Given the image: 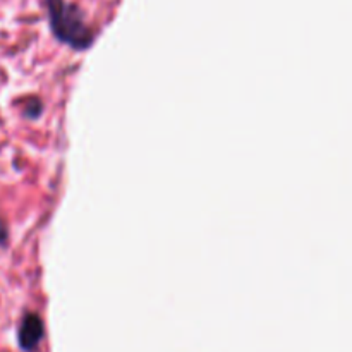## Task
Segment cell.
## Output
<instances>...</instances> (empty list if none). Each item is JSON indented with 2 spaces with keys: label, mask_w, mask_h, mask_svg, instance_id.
<instances>
[{
  "label": "cell",
  "mask_w": 352,
  "mask_h": 352,
  "mask_svg": "<svg viewBox=\"0 0 352 352\" xmlns=\"http://www.w3.org/2000/svg\"><path fill=\"white\" fill-rule=\"evenodd\" d=\"M52 31L60 41L76 50H85L93 43V33L82 21L78 7L65 0H47Z\"/></svg>",
  "instance_id": "obj_1"
},
{
  "label": "cell",
  "mask_w": 352,
  "mask_h": 352,
  "mask_svg": "<svg viewBox=\"0 0 352 352\" xmlns=\"http://www.w3.org/2000/svg\"><path fill=\"white\" fill-rule=\"evenodd\" d=\"M45 337L43 320L36 313H26L21 318L19 330H17V342L24 352H34Z\"/></svg>",
  "instance_id": "obj_2"
},
{
  "label": "cell",
  "mask_w": 352,
  "mask_h": 352,
  "mask_svg": "<svg viewBox=\"0 0 352 352\" xmlns=\"http://www.w3.org/2000/svg\"><path fill=\"white\" fill-rule=\"evenodd\" d=\"M41 102L38 98H30L26 103H24V116L30 117V119H36L41 113Z\"/></svg>",
  "instance_id": "obj_3"
},
{
  "label": "cell",
  "mask_w": 352,
  "mask_h": 352,
  "mask_svg": "<svg viewBox=\"0 0 352 352\" xmlns=\"http://www.w3.org/2000/svg\"><path fill=\"white\" fill-rule=\"evenodd\" d=\"M7 237H9V234H7V227L6 223H3V220L0 219V246H3V244L7 243Z\"/></svg>",
  "instance_id": "obj_4"
}]
</instances>
